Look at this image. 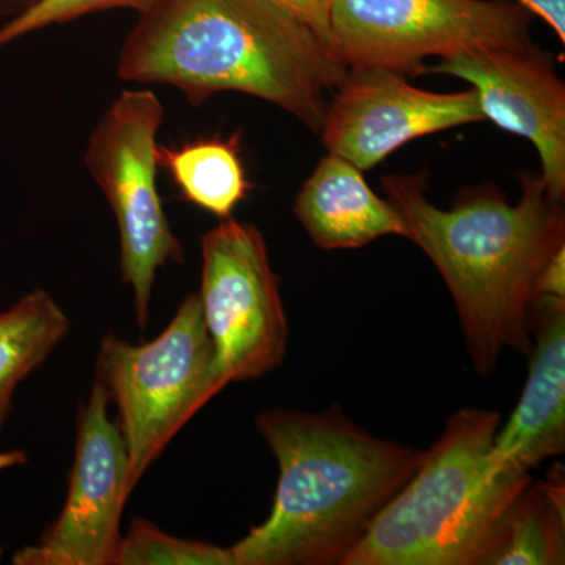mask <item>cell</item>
Listing matches in <instances>:
<instances>
[{"instance_id":"cell-7","label":"cell","mask_w":565,"mask_h":565,"mask_svg":"<svg viewBox=\"0 0 565 565\" xmlns=\"http://www.w3.org/2000/svg\"><path fill=\"white\" fill-rule=\"evenodd\" d=\"M163 117L154 93L122 92L93 129L85 150L87 172L117 221L121 277L131 286L140 329L147 327L159 269L184 259L158 191V134Z\"/></svg>"},{"instance_id":"cell-17","label":"cell","mask_w":565,"mask_h":565,"mask_svg":"<svg viewBox=\"0 0 565 565\" xmlns=\"http://www.w3.org/2000/svg\"><path fill=\"white\" fill-rule=\"evenodd\" d=\"M234 565L232 550L166 534L145 519H134L122 535L115 565Z\"/></svg>"},{"instance_id":"cell-19","label":"cell","mask_w":565,"mask_h":565,"mask_svg":"<svg viewBox=\"0 0 565 565\" xmlns=\"http://www.w3.org/2000/svg\"><path fill=\"white\" fill-rule=\"evenodd\" d=\"M307 24L330 47V10L333 0H270ZM332 50V47H330Z\"/></svg>"},{"instance_id":"cell-11","label":"cell","mask_w":565,"mask_h":565,"mask_svg":"<svg viewBox=\"0 0 565 565\" xmlns=\"http://www.w3.org/2000/svg\"><path fill=\"white\" fill-rule=\"evenodd\" d=\"M429 73L470 82L484 120L525 137L542 161L550 195H565V85L548 52L534 43L440 58Z\"/></svg>"},{"instance_id":"cell-5","label":"cell","mask_w":565,"mask_h":565,"mask_svg":"<svg viewBox=\"0 0 565 565\" xmlns=\"http://www.w3.org/2000/svg\"><path fill=\"white\" fill-rule=\"evenodd\" d=\"M98 379L120 411L129 456V489L193 416L225 388L199 292L189 294L169 327L150 343L106 337Z\"/></svg>"},{"instance_id":"cell-13","label":"cell","mask_w":565,"mask_h":565,"mask_svg":"<svg viewBox=\"0 0 565 565\" xmlns=\"http://www.w3.org/2000/svg\"><path fill=\"white\" fill-rule=\"evenodd\" d=\"M294 214L322 250H348L379 237H405L403 218L364 181L362 170L332 154L305 181Z\"/></svg>"},{"instance_id":"cell-15","label":"cell","mask_w":565,"mask_h":565,"mask_svg":"<svg viewBox=\"0 0 565 565\" xmlns=\"http://www.w3.org/2000/svg\"><path fill=\"white\" fill-rule=\"evenodd\" d=\"M68 316L46 291H32L0 313V433L17 386L66 337Z\"/></svg>"},{"instance_id":"cell-18","label":"cell","mask_w":565,"mask_h":565,"mask_svg":"<svg viewBox=\"0 0 565 565\" xmlns=\"http://www.w3.org/2000/svg\"><path fill=\"white\" fill-rule=\"evenodd\" d=\"M158 2L159 0H40L31 10L0 25V47L52 25L81 20L87 14L114 9H131L141 14Z\"/></svg>"},{"instance_id":"cell-16","label":"cell","mask_w":565,"mask_h":565,"mask_svg":"<svg viewBox=\"0 0 565 565\" xmlns=\"http://www.w3.org/2000/svg\"><path fill=\"white\" fill-rule=\"evenodd\" d=\"M564 489L563 467L557 465L545 482H530L509 511L489 565L564 564Z\"/></svg>"},{"instance_id":"cell-10","label":"cell","mask_w":565,"mask_h":565,"mask_svg":"<svg viewBox=\"0 0 565 565\" xmlns=\"http://www.w3.org/2000/svg\"><path fill=\"white\" fill-rule=\"evenodd\" d=\"M482 120L473 88L434 93L394 71L351 68L319 132L329 152L364 172L411 141Z\"/></svg>"},{"instance_id":"cell-14","label":"cell","mask_w":565,"mask_h":565,"mask_svg":"<svg viewBox=\"0 0 565 565\" xmlns=\"http://www.w3.org/2000/svg\"><path fill=\"white\" fill-rule=\"evenodd\" d=\"M239 136L200 137L178 147L159 145V167L169 172L182 199L222 221L232 217L253 189L241 159Z\"/></svg>"},{"instance_id":"cell-9","label":"cell","mask_w":565,"mask_h":565,"mask_svg":"<svg viewBox=\"0 0 565 565\" xmlns=\"http://www.w3.org/2000/svg\"><path fill=\"white\" fill-rule=\"evenodd\" d=\"M109 393L93 385L77 418L76 455L61 515L40 544L14 555L18 565H115L129 494V456L120 424L109 418Z\"/></svg>"},{"instance_id":"cell-22","label":"cell","mask_w":565,"mask_h":565,"mask_svg":"<svg viewBox=\"0 0 565 565\" xmlns=\"http://www.w3.org/2000/svg\"><path fill=\"white\" fill-rule=\"evenodd\" d=\"M39 2L40 0H0V17L11 20V18L31 10Z\"/></svg>"},{"instance_id":"cell-23","label":"cell","mask_w":565,"mask_h":565,"mask_svg":"<svg viewBox=\"0 0 565 565\" xmlns=\"http://www.w3.org/2000/svg\"><path fill=\"white\" fill-rule=\"evenodd\" d=\"M25 462H28V456L22 451L0 452V471Z\"/></svg>"},{"instance_id":"cell-8","label":"cell","mask_w":565,"mask_h":565,"mask_svg":"<svg viewBox=\"0 0 565 565\" xmlns=\"http://www.w3.org/2000/svg\"><path fill=\"white\" fill-rule=\"evenodd\" d=\"M199 297L226 384L253 381L280 366L288 321L256 226L230 217L204 234Z\"/></svg>"},{"instance_id":"cell-2","label":"cell","mask_w":565,"mask_h":565,"mask_svg":"<svg viewBox=\"0 0 565 565\" xmlns=\"http://www.w3.org/2000/svg\"><path fill=\"white\" fill-rule=\"evenodd\" d=\"M349 68L270 0H159L117 63L121 81L170 85L192 106L233 92L274 104L319 132Z\"/></svg>"},{"instance_id":"cell-24","label":"cell","mask_w":565,"mask_h":565,"mask_svg":"<svg viewBox=\"0 0 565 565\" xmlns=\"http://www.w3.org/2000/svg\"><path fill=\"white\" fill-rule=\"evenodd\" d=\"M0 557H2V548H0Z\"/></svg>"},{"instance_id":"cell-21","label":"cell","mask_w":565,"mask_h":565,"mask_svg":"<svg viewBox=\"0 0 565 565\" xmlns=\"http://www.w3.org/2000/svg\"><path fill=\"white\" fill-rule=\"evenodd\" d=\"M515 3L542 18L565 43V0H515Z\"/></svg>"},{"instance_id":"cell-6","label":"cell","mask_w":565,"mask_h":565,"mask_svg":"<svg viewBox=\"0 0 565 565\" xmlns=\"http://www.w3.org/2000/svg\"><path fill=\"white\" fill-rule=\"evenodd\" d=\"M531 17L508 0H333L330 47L349 70L419 76L430 57L533 43Z\"/></svg>"},{"instance_id":"cell-12","label":"cell","mask_w":565,"mask_h":565,"mask_svg":"<svg viewBox=\"0 0 565 565\" xmlns=\"http://www.w3.org/2000/svg\"><path fill=\"white\" fill-rule=\"evenodd\" d=\"M530 333L525 388L490 449L498 467L525 473L565 451V299L535 296Z\"/></svg>"},{"instance_id":"cell-3","label":"cell","mask_w":565,"mask_h":565,"mask_svg":"<svg viewBox=\"0 0 565 565\" xmlns=\"http://www.w3.org/2000/svg\"><path fill=\"white\" fill-rule=\"evenodd\" d=\"M256 426L280 476L266 522L230 546L234 565H343L423 456L367 433L340 407L270 408Z\"/></svg>"},{"instance_id":"cell-20","label":"cell","mask_w":565,"mask_h":565,"mask_svg":"<svg viewBox=\"0 0 565 565\" xmlns=\"http://www.w3.org/2000/svg\"><path fill=\"white\" fill-rule=\"evenodd\" d=\"M535 296L565 299V247L556 252L539 274L535 281Z\"/></svg>"},{"instance_id":"cell-1","label":"cell","mask_w":565,"mask_h":565,"mask_svg":"<svg viewBox=\"0 0 565 565\" xmlns=\"http://www.w3.org/2000/svg\"><path fill=\"white\" fill-rule=\"evenodd\" d=\"M426 180V172L388 174L382 188L403 218L405 239L444 277L473 370L489 375L505 349L530 355L535 281L565 247L564 200L550 195L541 174L525 173L515 204L497 185L484 184L440 210L427 200Z\"/></svg>"},{"instance_id":"cell-4","label":"cell","mask_w":565,"mask_h":565,"mask_svg":"<svg viewBox=\"0 0 565 565\" xmlns=\"http://www.w3.org/2000/svg\"><path fill=\"white\" fill-rule=\"evenodd\" d=\"M501 416L462 408L343 565H489L530 473L494 463Z\"/></svg>"}]
</instances>
